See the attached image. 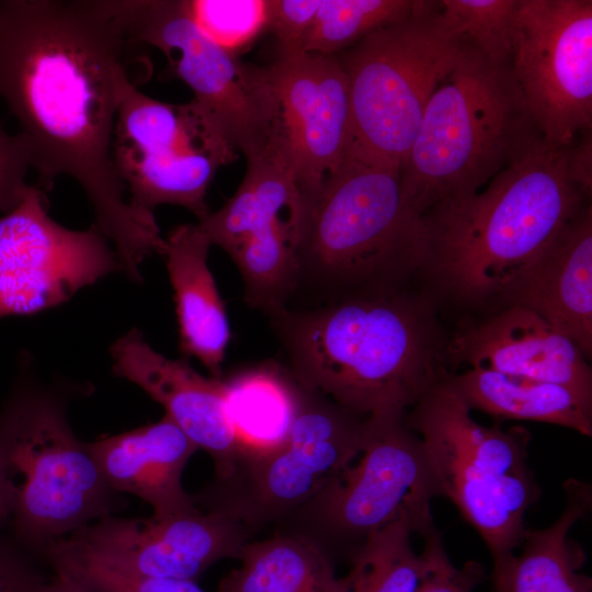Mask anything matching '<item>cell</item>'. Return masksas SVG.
Instances as JSON below:
<instances>
[{"instance_id":"f546056e","label":"cell","mask_w":592,"mask_h":592,"mask_svg":"<svg viewBox=\"0 0 592 592\" xmlns=\"http://www.w3.org/2000/svg\"><path fill=\"white\" fill-rule=\"evenodd\" d=\"M521 0H442L437 20L449 35L470 42L490 61L511 64Z\"/></svg>"},{"instance_id":"4dcf8cb0","label":"cell","mask_w":592,"mask_h":592,"mask_svg":"<svg viewBox=\"0 0 592 592\" xmlns=\"http://www.w3.org/2000/svg\"><path fill=\"white\" fill-rule=\"evenodd\" d=\"M45 553L56 574L91 592H205L196 581L151 577L113 566L70 536L53 543Z\"/></svg>"},{"instance_id":"d6a6232c","label":"cell","mask_w":592,"mask_h":592,"mask_svg":"<svg viewBox=\"0 0 592 592\" xmlns=\"http://www.w3.org/2000/svg\"><path fill=\"white\" fill-rule=\"evenodd\" d=\"M415 534L422 538L423 549L414 592H473L485 581L486 569L480 562L470 560L460 568L453 565L432 516L417 528Z\"/></svg>"},{"instance_id":"2e32d148","label":"cell","mask_w":592,"mask_h":592,"mask_svg":"<svg viewBox=\"0 0 592 592\" xmlns=\"http://www.w3.org/2000/svg\"><path fill=\"white\" fill-rule=\"evenodd\" d=\"M113 372L139 386L194 443L213 459L221 482L236 473L241 453L226 413L220 377H205L183 360L155 351L138 329L111 346Z\"/></svg>"},{"instance_id":"5bb4252c","label":"cell","mask_w":592,"mask_h":592,"mask_svg":"<svg viewBox=\"0 0 592 592\" xmlns=\"http://www.w3.org/2000/svg\"><path fill=\"white\" fill-rule=\"evenodd\" d=\"M266 67L280 103L283 147L306 196L350 153L348 78L337 55L276 50Z\"/></svg>"},{"instance_id":"5b68a950","label":"cell","mask_w":592,"mask_h":592,"mask_svg":"<svg viewBox=\"0 0 592 592\" xmlns=\"http://www.w3.org/2000/svg\"><path fill=\"white\" fill-rule=\"evenodd\" d=\"M537 134L511 64L490 61L466 39L400 169L403 197L422 217L439 203L475 194Z\"/></svg>"},{"instance_id":"8992f818","label":"cell","mask_w":592,"mask_h":592,"mask_svg":"<svg viewBox=\"0 0 592 592\" xmlns=\"http://www.w3.org/2000/svg\"><path fill=\"white\" fill-rule=\"evenodd\" d=\"M0 457L19 545L45 551L110 515L115 492L55 395L32 387L11 395L0 412Z\"/></svg>"},{"instance_id":"e0dca14e","label":"cell","mask_w":592,"mask_h":592,"mask_svg":"<svg viewBox=\"0 0 592 592\" xmlns=\"http://www.w3.org/2000/svg\"><path fill=\"white\" fill-rule=\"evenodd\" d=\"M449 363L569 387L592 397V373L580 349L535 311L517 306L464 323L448 340Z\"/></svg>"},{"instance_id":"7402d4cb","label":"cell","mask_w":592,"mask_h":592,"mask_svg":"<svg viewBox=\"0 0 592 592\" xmlns=\"http://www.w3.org/2000/svg\"><path fill=\"white\" fill-rule=\"evenodd\" d=\"M566 505L543 530L525 528L520 545L493 561L492 592H592V579L580 572L585 554L569 532L592 508L591 483L570 478L563 483Z\"/></svg>"},{"instance_id":"603a6c76","label":"cell","mask_w":592,"mask_h":592,"mask_svg":"<svg viewBox=\"0 0 592 592\" xmlns=\"http://www.w3.org/2000/svg\"><path fill=\"white\" fill-rule=\"evenodd\" d=\"M304 195L280 137L261 153L247 159V171L235 194L197 224L212 246L228 255L249 236L287 221L298 228Z\"/></svg>"},{"instance_id":"484cf974","label":"cell","mask_w":592,"mask_h":592,"mask_svg":"<svg viewBox=\"0 0 592 592\" xmlns=\"http://www.w3.org/2000/svg\"><path fill=\"white\" fill-rule=\"evenodd\" d=\"M239 568L220 582L218 592H348L328 553L300 535H276L249 542Z\"/></svg>"},{"instance_id":"7a4b0ae2","label":"cell","mask_w":592,"mask_h":592,"mask_svg":"<svg viewBox=\"0 0 592 592\" xmlns=\"http://www.w3.org/2000/svg\"><path fill=\"white\" fill-rule=\"evenodd\" d=\"M433 304L403 287L269 318L296 383L367 417L407 412L451 377Z\"/></svg>"},{"instance_id":"836d02e7","label":"cell","mask_w":592,"mask_h":592,"mask_svg":"<svg viewBox=\"0 0 592 592\" xmlns=\"http://www.w3.org/2000/svg\"><path fill=\"white\" fill-rule=\"evenodd\" d=\"M32 168L31 155L23 136L9 134L0 125V213H9L21 204L31 185L26 183Z\"/></svg>"},{"instance_id":"44dd1931","label":"cell","mask_w":592,"mask_h":592,"mask_svg":"<svg viewBox=\"0 0 592 592\" xmlns=\"http://www.w3.org/2000/svg\"><path fill=\"white\" fill-rule=\"evenodd\" d=\"M164 257L174 292L180 349L220 377L230 340L225 304L207 264L212 243L198 224L175 227Z\"/></svg>"},{"instance_id":"83f0119b","label":"cell","mask_w":592,"mask_h":592,"mask_svg":"<svg viewBox=\"0 0 592 592\" xmlns=\"http://www.w3.org/2000/svg\"><path fill=\"white\" fill-rule=\"evenodd\" d=\"M412 533L414 522L406 517L371 534L353 555L348 592H414L421 558Z\"/></svg>"},{"instance_id":"74e56055","label":"cell","mask_w":592,"mask_h":592,"mask_svg":"<svg viewBox=\"0 0 592 592\" xmlns=\"http://www.w3.org/2000/svg\"><path fill=\"white\" fill-rule=\"evenodd\" d=\"M39 592H91L76 581L56 574L50 582H45Z\"/></svg>"},{"instance_id":"8d00e7d4","label":"cell","mask_w":592,"mask_h":592,"mask_svg":"<svg viewBox=\"0 0 592 592\" xmlns=\"http://www.w3.org/2000/svg\"><path fill=\"white\" fill-rule=\"evenodd\" d=\"M582 132L568 147L569 169L573 180L587 192H592V135Z\"/></svg>"},{"instance_id":"8fae6325","label":"cell","mask_w":592,"mask_h":592,"mask_svg":"<svg viewBox=\"0 0 592 592\" xmlns=\"http://www.w3.org/2000/svg\"><path fill=\"white\" fill-rule=\"evenodd\" d=\"M441 497L424 445L406 422V412H378L364 421L356 458L305 508L338 538L360 543L401 519L414 532L431 516V500Z\"/></svg>"},{"instance_id":"30bf717a","label":"cell","mask_w":592,"mask_h":592,"mask_svg":"<svg viewBox=\"0 0 592 592\" xmlns=\"http://www.w3.org/2000/svg\"><path fill=\"white\" fill-rule=\"evenodd\" d=\"M362 417L301 388L298 413L284 442L242 460L208 509L226 511L251 530L276 521L316 499L358 455Z\"/></svg>"},{"instance_id":"277c9868","label":"cell","mask_w":592,"mask_h":592,"mask_svg":"<svg viewBox=\"0 0 592 592\" xmlns=\"http://www.w3.org/2000/svg\"><path fill=\"white\" fill-rule=\"evenodd\" d=\"M424 246L423 220L403 197L400 170L349 155L304 196L297 286L287 307L403 288L419 273Z\"/></svg>"},{"instance_id":"4316f807","label":"cell","mask_w":592,"mask_h":592,"mask_svg":"<svg viewBox=\"0 0 592 592\" xmlns=\"http://www.w3.org/2000/svg\"><path fill=\"white\" fill-rule=\"evenodd\" d=\"M297 241L298 228L280 221L252 234L229 254L248 306L269 317L287 308L297 286Z\"/></svg>"},{"instance_id":"e575fe53","label":"cell","mask_w":592,"mask_h":592,"mask_svg":"<svg viewBox=\"0 0 592 592\" xmlns=\"http://www.w3.org/2000/svg\"><path fill=\"white\" fill-rule=\"evenodd\" d=\"M321 0H269L267 31L274 34L276 50H303Z\"/></svg>"},{"instance_id":"6da1fadb","label":"cell","mask_w":592,"mask_h":592,"mask_svg":"<svg viewBox=\"0 0 592 592\" xmlns=\"http://www.w3.org/2000/svg\"><path fill=\"white\" fill-rule=\"evenodd\" d=\"M133 45L105 0L0 1V96L38 184L48 189L60 175L78 182L123 271L141 283L140 264L164 255L167 242L153 213L129 203L113 158L119 104L136 86Z\"/></svg>"},{"instance_id":"f35d334b","label":"cell","mask_w":592,"mask_h":592,"mask_svg":"<svg viewBox=\"0 0 592 592\" xmlns=\"http://www.w3.org/2000/svg\"><path fill=\"white\" fill-rule=\"evenodd\" d=\"M10 515L9 489L0 457V531L8 524Z\"/></svg>"},{"instance_id":"9a60e30c","label":"cell","mask_w":592,"mask_h":592,"mask_svg":"<svg viewBox=\"0 0 592 592\" xmlns=\"http://www.w3.org/2000/svg\"><path fill=\"white\" fill-rule=\"evenodd\" d=\"M252 530L218 509L166 517L107 515L70 535L102 560L141 574L196 581L212 565L240 559Z\"/></svg>"},{"instance_id":"52a82bcc","label":"cell","mask_w":592,"mask_h":592,"mask_svg":"<svg viewBox=\"0 0 592 592\" xmlns=\"http://www.w3.org/2000/svg\"><path fill=\"white\" fill-rule=\"evenodd\" d=\"M406 422L424 445L441 497L477 531L492 561L515 551L525 513L540 496L527 465L530 432L476 422L449 378L409 409Z\"/></svg>"},{"instance_id":"d590c367","label":"cell","mask_w":592,"mask_h":592,"mask_svg":"<svg viewBox=\"0 0 592 592\" xmlns=\"http://www.w3.org/2000/svg\"><path fill=\"white\" fill-rule=\"evenodd\" d=\"M21 547L0 537V592H39L45 583Z\"/></svg>"},{"instance_id":"ac0fdd59","label":"cell","mask_w":592,"mask_h":592,"mask_svg":"<svg viewBox=\"0 0 592 592\" xmlns=\"http://www.w3.org/2000/svg\"><path fill=\"white\" fill-rule=\"evenodd\" d=\"M502 306L528 308L592 354V207L553 238L504 295Z\"/></svg>"},{"instance_id":"d4e9b609","label":"cell","mask_w":592,"mask_h":592,"mask_svg":"<svg viewBox=\"0 0 592 592\" xmlns=\"http://www.w3.org/2000/svg\"><path fill=\"white\" fill-rule=\"evenodd\" d=\"M223 380L227 418L241 453L239 464L281 445L298 413L301 396V387L287 368L267 362Z\"/></svg>"},{"instance_id":"cb8c5ba5","label":"cell","mask_w":592,"mask_h":592,"mask_svg":"<svg viewBox=\"0 0 592 592\" xmlns=\"http://www.w3.org/2000/svg\"><path fill=\"white\" fill-rule=\"evenodd\" d=\"M449 382L473 410L497 420L556 424L592 435V397L569 387L486 368H466Z\"/></svg>"},{"instance_id":"d6986e66","label":"cell","mask_w":592,"mask_h":592,"mask_svg":"<svg viewBox=\"0 0 592 592\" xmlns=\"http://www.w3.org/2000/svg\"><path fill=\"white\" fill-rule=\"evenodd\" d=\"M88 447L109 487L147 502L151 516L198 509L182 483L197 447L167 414L155 423L88 443Z\"/></svg>"},{"instance_id":"3957f363","label":"cell","mask_w":592,"mask_h":592,"mask_svg":"<svg viewBox=\"0 0 592 592\" xmlns=\"http://www.w3.org/2000/svg\"><path fill=\"white\" fill-rule=\"evenodd\" d=\"M568 146L537 134L485 187L434 205L422 215V272L443 295L465 306L504 295L585 205L591 193L572 178Z\"/></svg>"},{"instance_id":"9c48e42d","label":"cell","mask_w":592,"mask_h":592,"mask_svg":"<svg viewBox=\"0 0 592 592\" xmlns=\"http://www.w3.org/2000/svg\"><path fill=\"white\" fill-rule=\"evenodd\" d=\"M135 44L162 52L172 75L209 129L249 159L281 136L280 103L266 66L242 62L210 41L190 16L185 0H105Z\"/></svg>"},{"instance_id":"7c38bea8","label":"cell","mask_w":592,"mask_h":592,"mask_svg":"<svg viewBox=\"0 0 592 592\" xmlns=\"http://www.w3.org/2000/svg\"><path fill=\"white\" fill-rule=\"evenodd\" d=\"M511 70L547 144L592 129V1L521 0Z\"/></svg>"},{"instance_id":"1f68e13d","label":"cell","mask_w":592,"mask_h":592,"mask_svg":"<svg viewBox=\"0 0 592 592\" xmlns=\"http://www.w3.org/2000/svg\"><path fill=\"white\" fill-rule=\"evenodd\" d=\"M197 27L224 50L238 56L269 24V0H185Z\"/></svg>"},{"instance_id":"ba28073f","label":"cell","mask_w":592,"mask_h":592,"mask_svg":"<svg viewBox=\"0 0 592 592\" xmlns=\"http://www.w3.org/2000/svg\"><path fill=\"white\" fill-rule=\"evenodd\" d=\"M439 1L379 29L337 55L349 83L350 153L401 169L433 92L455 68L466 39L447 34Z\"/></svg>"},{"instance_id":"4fadbf2b","label":"cell","mask_w":592,"mask_h":592,"mask_svg":"<svg viewBox=\"0 0 592 592\" xmlns=\"http://www.w3.org/2000/svg\"><path fill=\"white\" fill-rule=\"evenodd\" d=\"M39 186L0 217V317L33 315L68 301L79 289L123 271L93 224L73 230L48 214Z\"/></svg>"},{"instance_id":"f1b7e54d","label":"cell","mask_w":592,"mask_h":592,"mask_svg":"<svg viewBox=\"0 0 592 592\" xmlns=\"http://www.w3.org/2000/svg\"><path fill=\"white\" fill-rule=\"evenodd\" d=\"M424 0H321L303 50L337 55L371 33L428 7Z\"/></svg>"},{"instance_id":"ffe728a7","label":"cell","mask_w":592,"mask_h":592,"mask_svg":"<svg viewBox=\"0 0 592 592\" xmlns=\"http://www.w3.org/2000/svg\"><path fill=\"white\" fill-rule=\"evenodd\" d=\"M113 158L132 206L153 213L162 204L178 205L202 221L210 213L205 202L208 186L236 153L197 135L141 152L115 149Z\"/></svg>"}]
</instances>
